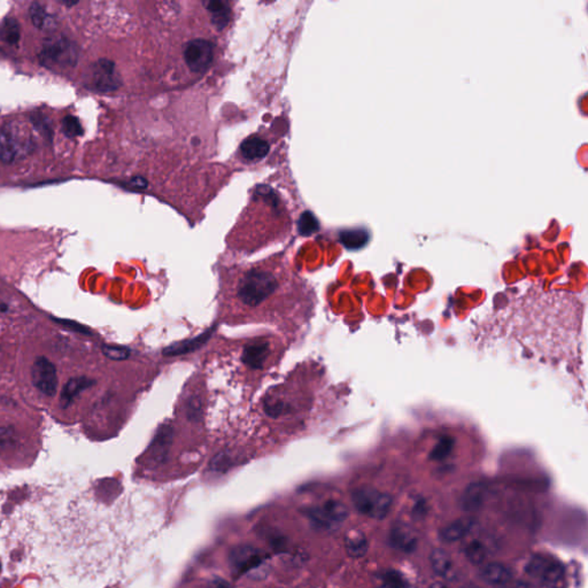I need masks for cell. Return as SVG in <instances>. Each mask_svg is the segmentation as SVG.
Wrapping results in <instances>:
<instances>
[{
    "label": "cell",
    "mask_w": 588,
    "mask_h": 588,
    "mask_svg": "<svg viewBox=\"0 0 588 588\" xmlns=\"http://www.w3.org/2000/svg\"><path fill=\"white\" fill-rule=\"evenodd\" d=\"M186 413L188 420H192V422H198V420H202V399L199 397H195V395L188 399V401H186Z\"/></svg>",
    "instance_id": "cell-33"
},
{
    "label": "cell",
    "mask_w": 588,
    "mask_h": 588,
    "mask_svg": "<svg viewBox=\"0 0 588 588\" xmlns=\"http://www.w3.org/2000/svg\"><path fill=\"white\" fill-rule=\"evenodd\" d=\"M93 384H95V380L86 378V377H74V378H70L65 384V386H63V391H61L60 403H61V407H63V409L70 406L73 403L74 399L81 392L92 386Z\"/></svg>",
    "instance_id": "cell-16"
},
{
    "label": "cell",
    "mask_w": 588,
    "mask_h": 588,
    "mask_svg": "<svg viewBox=\"0 0 588 588\" xmlns=\"http://www.w3.org/2000/svg\"><path fill=\"white\" fill-rule=\"evenodd\" d=\"M206 588H232V586L228 582L223 580V579L218 578L209 582Z\"/></svg>",
    "instance_id": "cell-35"
},
{
    "label": "cell",
    "mask_w": 588,
    "mask_h": 588,
    "mask_svg": "<svg viewBox=\"0 0 588 588\" xmlns=\"http://www.w3.org/2000/svg\"><path fill=\"white\" fill-rule=\"evenodd\" d=\"M390 544L393 548L402 553H413L416 549L418 539L416 533L405 523H397L390 532Z\"/></svg>",
    "instance_id": "cell-12"
},
{
    "label": "cell",
    "mask_w": 588,
    "mask_h": 588,
    "mask_svg": "<svg viewBox=\"0 0 588 588\" xmlns=\"http://www.w3.org/2000/svg\"><path fill=\"white\" fill-rule=\"evenodd\" d=\"M54 321L59 322V323L63 324L65 325V327H68L70 330L76 331V332H88L89 334V331L86 330L85 327L81 325V324H77L76 322H72V321H60V320H54Z\"/></svg>",
    "instance_id": "cell-34"
},
{
    "label": "cell",
    "mask_w": 588,
    "mask_h": 588,
    "mask_svg": "<svg viewBox=\"0 0 588 588\" xmlns=\"http://www.w3.org/2000/svg\"><path fill=\"white\" fill-rule=\"evenodd\" d=\"M348 510L338 501H329L320 508L311 509L309 517L314 524L324 530L336 529L348 518Z\"/></svg>",
    "instance_id": "cell-9"
},
{
    "label": "cell",
    "mask_w": 588,
    "mask_h": 588,
    "mask_svg": "<svg viewBox=\"0 0 588 588\" xmlns=\"http://www.w3.org/2000/svg\"><path fill=\"white\" fill-rule=\"evenodd\" d=\"M369 232L366 229H348L341 232L339 238L348 250H359L369 241Z\"/></svg>",
    "instance_id": "cell-24"
},
{
    "label": "cell",
    "mask_w": 588,
    "mask_h": 588,
    "mask_svg": "<svg viewBox=\"0 0 588 588\" xmlns=\"http://www.w3.org/2000/svg\"><path fill=\"white\" fill-rule=\"evenodd\" d=\"M207 6H209V13L212 14L215 26H218V28H224L230 17V7L228 3L223 1H209Z\"/></svg>",
    "instance_id": "cell-26"
},
{
    "label": "cell",
    "mask_w": 588,
    "mask_h": 588,
    "mask_svg": "<svg viewBox=\"0 0 588 588\" xmlns=\"http://www.w3.org/2000/svg\"><path fill=\"white\" fill-rule=\"evenodd\" d=\"M172 427L170 425H162L153 439L149 448L151 459L161 462L168 454L169 447L172 445Z\"/></svg>",
    "instance_id": "cell-15"
},
{
    "label": "cell",
    "mask_w": 588,
    "mask_h": 588,
    "mask_svg": "<svg viewBox=\"0 0 588 588\" xmlns=\"http://www.w3.org/2000/svg\"><path fill=\"white\" fill-rule=\"evenodd\" d=\"M352 501L357 512L375 519L386 517L393 503L389 494L374 487H361L354 491Z\"/></svg>",
    "instance_id": "cell-4"
},
{
    "label": "cell",
    "mask_w": 588,
    "mask_h": 588,
    "mask_svg": "<svg viewBox=\"0 0 588 588\" xmlns=\"http://www.w3.org/2000/svg\"><path fill=\"white\" fill-rule=\"evenodd\" d=\"M345 547L348 555L352 557H362L368 552V540L364 532L359 530H352L345 538Z\"/></svg>",
    "instance_id": "cell-22"
},
{
    "label": "cell",
    "mask_w": 588,
    "mask_h": 588,
    "mask_svg": "<svg viewBox=\"0 0 588 588\" xmlns=\"http://www.w3.org/2000/svg\"><path fill=\"white\" fill-rule=\"evenodd\" d=\"M486 489L482 484H473L463 494L461 505L466 512H476L485 500Z\"/></svg>",
    "instance_id": "cell-21"
},
{
    "label": "cell",
    "mask_w": 588,
    "mask_h": 588,
    "mask_svg": "<svg viewBox=\"0 0 588 588\" xmlns=\"http://www.w3.org/2000/svg\"><path fill=\"white\" fill-rule=\"evenodd\" d=\"M61 126H63V133L68 138H76L84 133L80 120L77 119L76 116H65L61 121Z\"/></svg>",
    "instance_id": "cell-30"
},
{
    "label": "cell",
    "mask_w": 588,
    "mask_h": 588,
    "mask_svg": "<svg viewBox=\"0 0 588 588\" xmlns=\"http://www.w3.org/2000/svg\"><path fill=\"white\" fill-rule=\"evenodd\" d=\"M271 357V344L267 341H254L245 345L241 362L251 370H262Z\"/></svg>",
    "instance_id": "cell-11"
},
{
    "label": "cell",
    "mask_w": 588,
    "mask_h": 588,
    "mask_svg": "<svg viewBox=\"0 0 588 588\" xmlns=\"http://www.w3.org/2000/svg\"><path fill=\"white\" fill-rule=\"evenodd\" d=\"M265 561V556L258 549L250 546H240L234 549L230 555V565L236 575H243L258 568Z\"/></svg>",
    "instance_id": "cell-10"
},
{
    "label": "cell",
    "mask_w": 588,
    "mask_h": 588,
    "mask_svg": "<svg viewBox=\"0 0 588 588\" xmlns=\"http://www.w3.org/2000/svg\"><path fill=\"white\" fill-rule=\"evenodd\" d=\"M30 122L33 123V128L43 136L44 138L52 140L54 138V130L51 126L50 121L47 116L40 112H33L30 114Z\"/></svg>",
    "instance_id": "cell-29"
},
{
    "label": "cell",
    "mask_w": 588,
    "mask_h": 588,
    "mask_svg": "<svg viewBox=\"0 0 588 588\" xmlns=\"http://www.w3.org/2000/svg\"><path fill=\"white\" fill-rule=\"evenodd\" d=\"M35 142L29 130L19 122L10 121L0 128V161L13 163L33 152Z\"/></svg>",
    "instance_id": "cell-2"
},
{
    "label": "cell",
    "mask_w": 588,
    "mask_h": 588,
    "mask_svg": "<svg viewBox=\"0 0 588 588\" xmlns=\"http://www.w3.org/2000/svg\"><path fill=\"white\" fill-rule=\"evenodd\" d=\"M525 571L530 577L546 586L557 585L564 575L561 563L549 556L537 554L528 562Z\"/></svg>",
    "instance_id": "cell-5"
},
{
    "label": "cell",
    "mask_w": 588,
    "mask_h": 588,
    "mask_svg": "<svg viewBox=\"0 0 588 588\" xmlns=\"http://www.w3.org/2000/svg\"><path fill=\"white\" fill-rule=\"evenodd\" d=\"M484 582L493 586H505L512 580V572L500 563H489L480 570Z\"/></svg>",
    "instance_id": "cell-17"
},
{
    "label": "cell",
    "mask_w": 588,
    "mask_h": 588,
    "mask_svg": "<svg viewBox=\"0 0 588 588\" xmlns=\"http://www.w3.org/2000/svg\"><path fill=\"white\" fill-rule=\"evenodd\" d=\"M29 15L31 22L37 29L43 31H54L56 29V17L51 15L40 3H33L30 6Z\"/></svg>",
    "instance_id": "cell-20"
},
{
    "label": "cell",
    "mask_w": 588,
    "mask_h": 588,
    "mask_svg": "<svg viewBox=\"0 0 588 588\" xmlns=\"http://www.w3.org/2000/svg\"><path fill=\"white\" fill-rule=\"evenodd\" d=\"M20 24L14 17H6L0 27V38L10 45H17L20 40Z\"/></svg>",
    "instance_id": "cell-25"
},
{
    "label": "cell",
    "mask_w": 588,
    "mask_h": 588,
    "mask_svg": "<svg viewBox=\"0 0 588 588\" xmlns=\"http://www.w3.org/2000/svg\"><path fill=\"white\" fill-rule=\"evenodd\" d=\"M214 56V44L206 40H190L183 51L186 66L195 74L205 73L212 65Z\"/></svg>",
    "instance_id": "cell-6"
},
{
    "label": "cell",
    "mask_w": 588,
    "mask_h": 588,
    "mask_svg": "<svg viewBox=\"0 0 588 588\" xmlns=\"http://www.w3.org/2000/svg\"><path fill=\"white\" fill-rule=\"evenodd\" d=\"M61 3L67 7H73L75 6V5H77L79 1H61Z\"/></svg>",
    "instance_id": "cell-37"
},
{
    "label": "cell",
    "mask_w": 588,
    "mask_h": 588,
    "mask_svg": "<svg viewBox=\"0 0 588 588\" xmlns=\"http://www.w3.org/2000/svg\"><path fill=\"white\" fill-rule=\"evenodd\" d=\"M80 59V50L70 38L58 35L44 40L40 52V61L51 70H66L75 67Z\"/></svg>",
    "instance_id": "cell-3"
},
{
    "label": "cell",
    "mask_w": 588,
    "mask_h": 588,
    "mask_svg": "<svg viewBox=\"0 0 588 588\" xmlns=\"http://www.w3.org/2000/svg\"><path fill=\"white\" fill-rule=\"evenodd\" d=\"M430 562H431V566H432L433 571L436 575L443 577V578H453L454 575H455L453 561L448 555V553L445 552L443 549H433L431 555H430Z\"/></svg>",
    "instance_id": "cell-19"
},
{
    "label": "cell",
    "mask_w": 588,
    "mask_h": 588,
    "mask_svg": "<svg viewBox=\"0 0 588 588\" xmlns=\"http://www.w3.org/2000/svg\"><path fill=\"white\" fill-rule=\"evenodd\" d=\"M281 285L271 268L255 266L244 271L235 286V297L246 308H258L269 300Z\"/></svg>",
    "instance_id": "cell-1"
},
{
    "label": "cell",
    "mask_w": 588,
    "mask_h": 588,
    "mask_svg": "<svg viewBox=\"0 0 588 588\" xmlns=\"http://www.w3.org/2000/svg\"><path fill=\"white\" fill-rule=\"evenodd\" d=\"M464 554H466V559L469 560L473 564H482V562L485 561L486 556H487V549L480 540H473L466 546Z\"/></svg>",
    "instance_id": "cell-28"
},
{
    "label": "cell",
    "mask_w": 588,
    "mask_h": 588,
    "mask_svg": "<svg viewBox=\"0 0 588 588\" xmlns=\"http://www.w3.org/2000/svg\"><path fill=\"white\" fill-rule=\"evenodd\" d=\"M430 588H450V587H448V586H447L446 584H443V582H434V584H432V585H431V587H430Z\"/></svg>",
    "instance_id": "cell-36"
},
{
    "label": "cell",
    "mask_w": 588,
    "mask_h": 588,
    "mask_svg": "<svg viewBox=\"0 0 588 588\" xmlns=\"http://www.w3.org/2000/svg\"><path fill=\"white\" fill-rule=\"evenodd\" d=\"M476 525L477 522L473 517H462V518L456 519L454 522L445 526L440 531V537L443 541H459V540L466 538V535H469L471 531L476 528Z\"/></svg>",
    "instance_id": "cell-14"
},
{
    "label": "cell",
    "mask_w": 588,
    "mask_h": 588,
    "mask_svg": "<svg viewBox=\"0 0 588 588\" xmlns=\"http://www.w3.org/2000/svg\"><path fill=\"white\" fill-rule=\"evenodd\" d=\"M103 353L109 360L124 361L130 357L129 348L119 345H105L103 346Z\"/></svg>",
    "instance_id": "cell-32"
},
{
    "label": "cell",
    "mask_w": 588,
    "mask_h": 588,
    "mask_svg": "<svg viewBox=\"0 0 588 588\" xmlns=\"http://www.w3.org/2000/svg\"><path fill=\"white\" fill-rule=\"evenodd\" d=\"M270 151V146L265 139L260 137H250L240 145L241 156L248 161H256L267 156Z\"/></svg>",
    "instance_id": "cell-18"
},
{
    "label": "cell",
    "mask_w": 588,
    "mask_h": 588,
    "mask_svg": "<svg viewBox=\"0 0 588 588\" xmlns=\"http://www.w3.org/2000/svg\"><path fill=\"white\" fill-rule=\"evenodd\" d=\"M89 83L93 90L99 92L117 89L120 81L115 72V65L107 59L98 60L91 66Z\"/></svg>",
    "instance_id": "cell-8"
},
{
    "label": "cell",
    "mask_w": 588,
    "mask_h": 588,
    "mask_svg": "<svg viewBox=\"0 0 588 588\" xmlns=\"http://www.w3.org/2000/svg\"><path fill=\"white\" fill-rule=\"evenodd\" d=\"M318 229H320V224H318V218H315L314 215L311 212H306L301 215L300 221H299V230L301 235H313L318 231Z\"/></svg>",
    "instance_id": "cell-31"
},
{
    "label": "cell",
    "mask_w": 588,
    "mask_h": 588,
    "mask_svg": "<svg viewBox=\"0 0 588 588\" xmlns=\"http://www.w3.org/2000/svg\"><path fill=\"white\" fill-rule=\"evenodd\" d=\"M214 330L215 327H212V329L206 330L205 332L199 334L197 337L170 345L168 348H165L162 353H163L165 357H179V355H186V354L192 353V352L199 350L202 346H204V344L207 343L209 338L212 337L213 331Z\"/></svg>",
    "instance_id": "cell-13"
},
{
    "label": "cell",
    "mask_w": 588,
    "mask_h": 588,
    "mask_svg": "<svg viewBox=\"0 0 588 588\" xmlns=\"http://www.w3.org/2000/svg\"><path fill=\"white\" fill-rule=\"evenodd\" d=\"M31 382L42 393L47 397H54L58 389L56 366L45 357H37L31 367Z\"/></svg>",
    "instance_id": "cell-7"
},
{
    "label": "cell",
    "mask_w": 588,
    "mask_h": 588,
    "mask_svg": "<svg viewBox=\"0 0 588 588\" xmlns=\"http://www.w3.org/2000/svg\"><path fill=\"white\" fill-rule=\"evenodd\" d=\"M376 588H409V584L400 572L391 570L378 577Z\"/></svg>",
    "instance_id": "cell-27"
},
{
    "label": "cell",
    "mask_w": 588,
    "mask_h": 588,
    "mask_svg": "<svg viewBox=\"0 0 588 588\" xmlns=\"http://www.w3.org/2000/svg\"><path fill=\"white\" fill-rule=\"evenodd\" d=\"M455 445V439L450 434L438 436L436 443L433 445L432 450L430 452V459L436 462L445 461L453 453Z\"/></svg>",
    "instance_id": "cell-23"
}]
</instances>
